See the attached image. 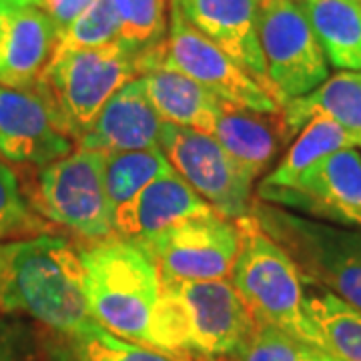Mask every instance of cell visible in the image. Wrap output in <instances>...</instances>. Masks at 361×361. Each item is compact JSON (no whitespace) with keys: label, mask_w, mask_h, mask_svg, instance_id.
Returning a JSON list of instances; mask_svg holds the SVG:
<instances>
[{"label":"cell","mask_w":361,"mask_h":361,"mask_svg":"<svg viewBox=\"0 0 361 361\" xmlns=\"http://www.w3.org/2000/svg\"><path fill=\"white\" fill-rule=\"evenodd\" d=\"M257 323L231 279L180 281L161 277L149 348L175 361L241 360Z\"/></svg>","instance_id":"6da1fadb"},{"label":"cell","mask_w":361,"mask_h":361,"mask_svg":"<svg viewBox=\"0 0 361 361\" xmlns=\"http://www.w3.org/2000/svg\"><path fill=\"white\" fill-rule=\"evenodd\" d=\"M26 313L51 331L78 329L90 317L78 251L63 237L0 243V315Z\"/></svg>","instance_id":"7a4b0ae2"},{"label":"cell","mask_w":361,"mask_h":361,"mask_svg":"<svg viewBox=\"0 0 361 361\" xmlns=\"http://www.w3.org/2000/svg\"><path fill=\"white\" fill-rule=\"evenodd\" d=\"M90 317L106 331L149 348L161 275L141 247L109 239L78 249Z\"/></svg>","instance_id":"3957f363"},{"label":"cell","mask_w":361,"mask_h":361,"mask_svg":"<svg viewBox=\"0 0 361 361\" xmlns=\"http://www.w3.org/2000/svg\"><path fill=\"white\" fill-rule=\"evenodd\" d=\"M251 213L295 263L303 283L361 311V229L311 219L259 199Z\"/></svg>","instance_id":"277c9868"},{"label":"cell","mask_w":361,"mask_h":361,"mask_svg":"<svg viewBox=\"0 0 361 361\" xmlns=\"http://www.w3.org/2000/svg\"><path fill=\"white\" fill-rule=\"evenodd\" d=\"M235 225L239 229V253L231 283L251 317L259 325L277 327L313 343L303 315L305 283L295 263L261 229L253 213L237 219Z\"/></svg>","instance_id":"5b68a950"},{"label":"cell","mask_w":361,"mask_h":361,"mask_svg":"<svg viewBox=\"0 0 361 361\" xmlns=\"http://www.w3.org/2000/svg\"><path fill=\"white\" fill-rule=\"evenodd\" d=\"M137 59L139 51L121 40L89 51L52 52L39 80L75 145L116 90L139 78Z\"/></svg>","instance_id":"8992f818"},{"label":"cell","mask_w":361,"mask_h":361,"mask_svg":"<svg viewBox=\"0 0 361 361\" xmlns=\"http://www.w3.org/2000/svg\"><path fill=\"white\" fill-rule=\"evenodd\" d=\"M26 197L42 219L89 245L116 239L103 153L77 147L71 155L39 169Z\"/></svg>","instance_id":"52a82bcc"},{"label":"cell","mask_w":361,"mask_h":361,"mask_svg":"<svg viewBox=\"0 0 361 361\" xmlns=\"http://www.w3.org/2000/svg\"><path fill=\"white\" fill-rule=\"evenodd\" d=\"M139 61L173 66L225 103L267 115L281 113V106L267 89L189 25L173 2L169 8L167 39L139 52Z\"/></svg>","instance_id":"ba28073f"},{"label":"cell","mask_w":361,"mask_h":361,"mask_svg":"<svg viewBox=\"0 0 361 361\" xmlns=\"http://www.w3.org/2000/svg\"><path fill=\"white\" fill-rule=\"evenodd\" d=\"M257 30L271 92L279 106L329 77L325 52L295 0H259Z\"/></svg>","instance_id":"9c48e42d"},{"label":"cell","mask_w":361,"mask_h":361,"mask_svg":"<svg viewBox=\"0 0 361 361\" xmlns=\"http://www.w3.org/2000/svg\"><path fill=\"white\" fill-rule=\"evenodd\" d=\"M159 147L173 171L221 217L237 221L251 213L253 180L213 137L163 123Z\"/></svg>","instance_id":"30bf717a"},{"label":"cell","mask_w":361,"mask_h":361,"mask_svg":"<svg viewBox=\"0 0 361 361\" xmlns=\"http://www.w3.org/2000/svg\"><path fill=\"white\" fill-rule=\"evenodd\" d=\"M137 247L155 263L161 277L180 281L229 279L239 253V229L235 221L213 211L183 221Z\"/></svg>","instance_id":"8fae6325"},{"label":"cell","mask_w":361,"mask_h":361,"mask_svg":"<svg viewBox=\"0 0 361 361\" xmlns=\"http://www.w3.org/2000/svg\"><path fill=\"white\" fill-rule=\"evenodd\" d=\"M257 199L311 219L361 229V149L323 157L291 187H259Z\"/></svg>","instance_id":"7c38bea8"},{"label":"cell","mask_w":361,"mask_h":361,"mask_svg":"<svg viewBox=\"0 0 361 361\" xmlns=\"http://www.w3.org/2000/svg\"><path fill=\"white\" fill-rule=\"evenodd\" d=\"M75 149L40 80L28 89L0 87V157L8 165L42 169Z\"/></svg>","instance_id":"4fadbf2b"},{"label":"cell","mask_w":361,"mask_h":361,"mask_svg":"<svg viewBox=\"0 0 361 361\" xmlns=\"http://www.w3.org/2000/svg\"><path fill=\"white\" fill-rule=\"evenodd\" d=\"M195 26L273 97L259 44V0H171Z\"/></svg>","instance_id":"5bb4252c"},{"label":"cell","mask_w":361,"mask_h":361,"mask_svg":"<svg viewBox=\"0 0 361 361\" xmlns=\"http://www.w3.org/2000/svg\"><path fill=\"white\" fill-rule=\"evenodd\" d=\"M163 121L147 99L141 78L116 90L77 141L78 149L103 155L141 151L159 145Z\"/></svg>","instance_id":"9a60e30c"},{"label":"cell","mask_w":361,"mask_h":361,"mask_svg":"<svg viewBox=\"0 0 361 361\" xmlns=\"http://www.w3.org/2000/svg\"><path fill=\"white\" fill-rule=\"evenodd\" d=\"M213 209L175 171L149 183L137 199L115 213V237L141 245L183 221L203 217Z\"/></svg>","instance_id":"2e32d148"},{"label":"cell","mask_w":361,"mask_h":361,"mask_svg":"<svg viewBox=\"0 0 361 361\" xmlns=\"http://www.w3.org/2000/svg\"><path fill=\"white\" fill-rule=\"evenodd\" d=\"M59 30L40 6H18L0 26V87L28 89L47 68Z\"/></svg>","instance_id":"e0dca14e"},{"label":"cell","mask_w":361,"mask_h":361,"mask_svg":"<svg viewBox=\"0 0 361 361\" xmlns=\"http://www.w3.org/2000/svg\"><path fill=\"white\" fill-rule=\"evenodd\" d=\"M251 180L259 179L289 141L281 113L267 115L221 101L211 135Z\"/></svg>","instance_id":"ac0fdd59"},{"label":"cell","mask_w":361,"mask_h":361,"mask_svg":"<svg viewBox=\"0 0 361 361\" xmlns=\"http://www.w3.org/2000/svg\"><path fill=\"white\" fill-rule=\"evenodd\" d=\"M137 68L147 99L163 123L211 135L221 99L173 66L137 59Z\"/></svg>","instance_id":"d6986e66"},{"label":"cell","mask_w":361,"mask_h":361,"mask_svg":"<svg viewBox=\"0 0 361 361\" xmlns=\"http://www.w3.org/2000/svg\"><path fill=\"white\" fill-rule=\"evenodd\" d=\"M313 116H327L348 130L361 149V71H337L317 89L281 106L287 137H295Z\"/></svg>","instance_id":"ffe728a7"},{"label":"cell","mask_w":361,"mask_h":361,"mask_svg":"<svg viewBox=\"0 0 361 361\" xmlns=\"http://www.w3.org/2000/svg\"><path fill=\"white\" fill-rule=\"evenodd\" d=\"M329 66L361 71V0H295Z\"/></svg>","instance_id":"44dd1931"},{"label":"cell","mask_w":361,"mask_h":361,"mask_svg":"<svg viewBox=\"0 0 361 361\" xmlns=\"http://www.w3.org/2000/svg\"><path fill=\"white\" fill-rule=\"evenodd\" d=\"M40 345L47 361H175L157 349L116 337L97 322L71 331L44 329Z\"/></svg>","instance_id":"7402d4cb"},{"label":"cell","mask_w":361,"mask_h":361,"mask_svg":"<svg viewBox=\"0 0 361 361\" xmlns=\"http://www.w3.org/2000/svg\"><path fill=\"white\" fill-rule=\"evenodd\" d=\"M311 341L339 361H361V311L327 291H311L303 299Z\"/></svg>","instance_id":"603a6c76"},{"label":"cell","mask_w":361,"mask_h":361,"mask_svg":"<svg viewBox=\"0 0 361 361\" xmlns=\"http://www.w3.org/2000/svg\"><path fill=\"white\" fill-rule=\"evenodd\" d=\"M349 147H357V142L353 141L348 130L341 129L327 116H313L297 133L295 141L283 155L281 163L261 180L259 187H277V189L291 187L311 165L322 161L323 157Z\"/></svg>","instance_id":"cb8c5ba5"},{"label":"cell","mask_w":361,"mask_h":361,"mask_svg":"<svg viewBox=\"0 0 361 361\" xmlns=\"http://www.w3.org/2000/svg\"><path fill=\"white\" fill-rule=\"evenodd\" d=\"M171 171L173 167L159 145L141 151L104 155V187L113 207V217L129 207L149 183Z\"/></svg>","instance_id":"d4e9b609"},{"label":"cell","mask_w":361,"mask_h":361,"mask_svg":"<svg viewBox=\"0 0 361 361\" xmlns=\"http://www.w3.org/2000/svg\"><path fill=\"white\" fill-rule=\"evenodd\" d=\"M49 227L51 223L30 205L16 171L0 159V243L39 237L49 231Z\"/></svg>","instance_id":"484cf974"},{"label":"cell","mask_w":361,"mask_h":361,"mask_svg":"<svg viewBox=\"0 0 361 361\" xmlns=\"http://www.w3.org/2000/svg\"><path fill=\"white\" fill-rule=\"evenodd\" d=\"M121 18V42L147 51L167 39L171 0H115Z\"/></svg>","instance_id":"4316f807"},{"label":"cell","mask_w":361,"mask_h":361,"mask_svg":"<svg viewBox=\"0 0 361 361\" xmlns=\"http://www.w3.org/2000/svg\"><path fill=\"white\" fill-rule=\"evenodd\" d=\"M121 40V18L115 0H94L59 37L54 52L101 49Z\"/></svg>","instance_id":"83f0119b"},{"label":"cell","mask_w":361,"mask_h":361,"mask_svg":"<svg viewBox=\"0 0 361 361\" xmlns=\"http://www.w3.org/2000/svg\"><path fill=\"white\" fill-rule=\"evenodd\" d=\"M239 361H339L305 339L289 336L277 327L259 325Z\"/></svg>","instance_id":"f1b7e54d"},{"label":"cell","mask_w":361,"mask_h":361,"mask_svg":"<svg viewBox=\"0 0 361 361\" xmlns=\"http://www.w3.org/2000/svg\"><path fill=\"white\" fill-rule=\"evenodd\" d=\"M92 2L94 0H40V8L51 16L61 37Z\"/></svg>","instance_id":"f546056e"},{"label":"cell","mask_w":361,"mask_h":361,"mask_svg":"<svg viewBox=\"0 0 361 361\" xmlns=\"http://www.w3.org/2000/svg\"><path fill=\"white\" fill-rule=\"evenodd\" d=\"M0 361H28L26 329L23 325L0 319Z\"/></svg>","instance_id":"4dcf8cb0"},{"label":"cell","mask_w":361,"mask_h":361,"mask_svg":"<svg viewBox=\"0 0 361 361\" xmlns=\"http://www.w3.org/2000/svg\"><path fill=\"white\" fill-rule=\"evenodd\" d=\"M18 6H28V4H23L20 0H0V26L4 23V18Z\"/></svg>","instance_id":"1f68e13d"},{"label":"cell","mask_w":361,"mask_h":361,"mask_svg":"<svg viewBox=\"0 0 361 361\" xmlns=\"http://www.w3.org/2000/svg\"><path fill=\"white\" fill-rule=\"evenodd\" d=\"M23 4H28V6H40V0H20Z\"/></svg>","instance_id":"d6a6232c"}]
</instances>
